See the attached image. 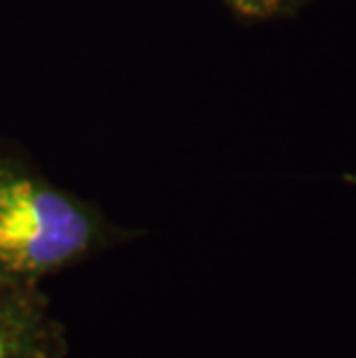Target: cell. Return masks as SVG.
<instances>
[{
    "instance_id": "1",
    "label": "cell",
    "mask_w": 356,
    "mask_h": 358,
    "mask_svg": "<svg viewBox=\"0 0 356 358\" xmlns=\"http://www.w3.org/2000/svg\"><path fill=\"white\" fill-rule=\"evenodd\" d=\"M139 236L51 180L21 146L0 139V287L42 289L47 278Z\"/></svg>"
},
{
    "instance_id": "2",
    "label": "cell",
    "mask_w": 356,
    "mask_h": 358,
    "mask_svg": "<svg viewBox=\"0 0 356 358\" xmlns=\"http://www.w3.org/2000/svg\"><path fill=\"white\" fill-rule=\"evenodd\" d=\"M65 326L42 289L0 287V358H67Z\"/></svg>"
},
{
    "instance_id": "3",
    "label": "cell",
    "mask_w": 356,
    "mask_h": 358,
    "mask_svg": "<svg viewBox=\"0 0 356 358\" xmlns=\"http://www.w3.org/2000/svg\"><path fill=\"white\" fill-rule=\"evenodd\" d=\"M234 17L248 24L285 19L297 14L308 0H222Z\"/></svg>"
}]
</instances>
